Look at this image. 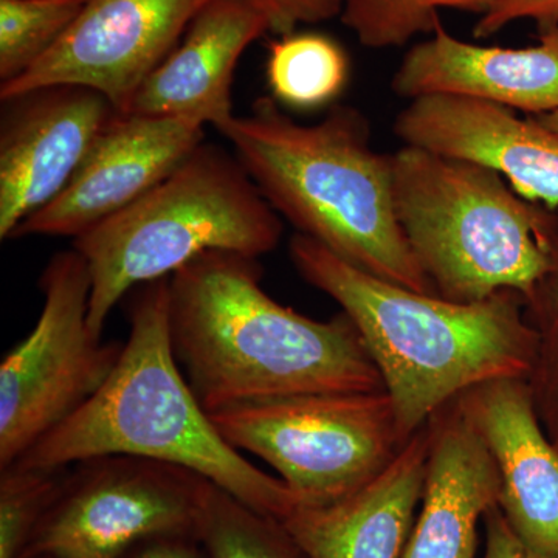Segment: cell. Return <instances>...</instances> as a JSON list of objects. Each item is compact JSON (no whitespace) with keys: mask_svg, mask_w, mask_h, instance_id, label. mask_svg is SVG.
Returning <instances> with one entry per match:
<instances>
[{"mask_svg":"<svg viewBox=\"0 0 558 558\" xmlns=\"http://www.w3.org/2000/svg\"><path fill=\"white\" fill-rule=\"evenodd\" d=\"M208 558H310L277 517L258 512L211 484L199 532Z\"/></svg>","mask_w":558,"mask_h":558,"instance_id":"cell-20","label":"cell"},{"mask_svg":"<svg viewBox=\"0 0 558 558\" xmlns=\"http://www.w3.org/2000/svg\"><path fill=\"white\" fill-rule=\"evenodd\" d=\"M258 258L202 253L168 279L172 351L208 414L312 392L385 391L344 312L326 322L282 306Z\"/></svg>","mask_w":558,"mask_h":558,"instance_id":"cell-1","label":"cell"},{"mask_svg":"<svg viewBox=\"0 0 558 558\" xmlns=\"http://www.w3.org/2000/svg\"><path fill=\"white\" fill-rule=\"evenodd\" d=\"M403 145L473 161L499 172L523 199L558 208V135L535 117L464 97L422 95L392 124Z\"/></svg>","mask_w":558,"mask_h":558,"instance_id":"cell-13","label":"cell"},{"mask_svg":"<svg viewBox=\"0 0 558 558\" xmlns=\"http://www.w3.org/2000/svg\"><path fill=\"white\" fill-rule=\"evenodd\" d=\"M457 399L497 464L498 506L509 526L535 553L558 557V447L527 380L484 381Z\"/></svg>","mask_w":558,"mask_h":558,"instance_id":"cell-14","label":"cell"},{"mask_svg":"<svg viewBox=\"0 0 558 558\" xmlns=\"http://www.w3.org/2000/svg\"><path fill=\"white\" fill-rule=\"evenodd\" d=\"M428 461L422 425L376 478L325 506L282 520L310 558H402L416 521Z\"/></svg>","mask_w":558,"mask_h":558,"instance_id":"cell-18","label":"cell"},{"mask_svg":"<svg viewBox=\"0 0 558 558\" xmlns=\"http://www.w3.org/2000/svg\"><path fill=\"white\" fill-rule=\"evenodd\" d=\"M209 417L233 449L266 461L300 506L348 497L376 478L405 444L387 391L256 400Z\"/></svg>","mask_w":558,"mask_h":558,"instance_id":"cell-7","label":"cell"},{"mask_svg":"<svg viewBox=\"0 0 558 558\" xmlns=\"http://www.w3.org/2000/svg\"><path fill=\"white\" fill-rule=\"evenodd\" d=\"M120 558H208L197 535H159L143 539Z\"/></svg>","mask_w":558,"mask_h":558,"instance_id":"cell-28","label":"cell"},{"mask_svg":"<svg viewBox=\"0 0 558 558\" xmlns=\"http://www.w3.org/2000/svg\"><path fill=\"white\" fill-rule=\"evenodd\" d=\"M428 461L402 558H478V527L498 505L499 473L458 399L428 418Z\"/></svg>","mask_w":558,"mask_h":558,"instance_id":"cell-16","label":"cell"},{"mask_svg":"<svg viewBox=\"0 0 558 558\" xmlns=\"http://www.w3.org/2000/svg\"><path fill=\"white\" fill-rule=\"evenodd\" d=\"M219 132L296 233L374 277L436 295L396 215L392 156L374 149L362 110L336 105L318 123L301 124L260 97Z\"/></svg>","mask_w":558,"mask_h":558,"instance_id":"cell-3","label":"cell"},{"mask_svg":"<svg viewBox=\"0 0 558 558\" xmlns=\"http://www.w3.org/2000/svg\"><path fill=\"white\" fill-rule=\"evenodd\" d=\"M497 0H341L340 20L368 49L403 47L438 31L440 10L483 16Z\"/></svg>","mask_w":558,"mask_h":558,"instance_id":"cell-21","label":"cell"},{"mask_svg":"<svg viewBox=\"0 0 558 558\" xmlns=\"http://www.w3.org/2000/svg\"><path fill=\"white\" fill-rule=\"evenodd\" d=\"M266 33V20L242 0H209L123 113L171 117L222 130L234 117L231 87L238 62Z\"/></svg>","mask_w":558,"mask_h":558,"instance_id":"cell-17","label":"cell"},{"mask_svg":"<svg viewBox=\"0 0 558 558\" xmlns=\"http://www.w3.org/2000/svg\"><path fill=\"white\" fill-rule=\"evenodd\" d=\"M205 128L171 117L119 113L68 186L11 238H78L142 199L205 142Z\"/></svg>","mask_w":558,"mask_h":558,"instance_id":"cell-12","label":"cell"},{"mask_svg":"<svg viewBox=\"0 0 558 558\" xmlns=\"http://www.w3.org/2000/svg\"><path fill=\"white\" fill-rule=\"evenodd\" d=\"M550 132L558 135V110L556 112L543 113V116L535 117Z\"/></svg>","mask_w":558,"mask_h":558,"instance_id":"cell-29","label":"cell"},{"mask_svg":"<svg viewBox=\"0 0 558 558\" xmlns=\"http://www.w3.org/2000/svg\"><path fill=\"white\" fill-rule=\"evenodd\" d=\"M209 0H86L60 43L0 98L49 84H81L126 112L143 81L178 47Z\"/></svg>","mask_w":558,"mask_h":558,"instance_id":"cell-10","label":"cell"},{"mask_svg":"<svg viewBox=\"0 0 558 558\" xmlns=\"http://www.w3.org/2000/svg\"><path fill=\"white\" fill-rule=\"evenodd\" d=\"M269 25V33L290 35L300 24H319L340 16L341 0H242Z\"/></svg>","mask_w":558,"mask_h":558,"instance_id":"cell-25","label":"cell"},{"mask_svg":"<svg viewBox=\"0 0 558 558\" xmlns=\"http://www.w3.org/2000/svg\"><path fill=\"white\" fill-rule=\"evenodd\" d=\"M556 218L549 269L524 300V312L537 333L534 365L526 380L539 421L558 447V208Z\"/></svg>","mask_w":558,"mask_h":558,"instance_id":"cell-24","label":"cell"},{"mask_svg":"<svg viewBox=\"0 0 558 558\" xmlns=\"http://www.w3.org/2000/svg\"><path fill=\"white\" fill-rule=\"evenodd\" d=\"M28 558H51V557H47V556H35V557H28Z\"/></svg>","mask_w":558,"mask_h":558,"instance_id":"cell-30","label":"cell"},{"mask_svg":"<svg viewBox=\"0 0 558 558\" xmlns=\"http://www.w3.org/2000/svg\"><path fill=\"white\" fill-rule=\"evenodd\" d=\"M69 468H27L14 462L0 469V558L24 557L60 495Z\"/></svg>","mask_w":558,"mask_h":558,"instance_id":"cell-23","label":"cell"},{"mask_svg":"<svg viewBox=\"0 0 558 558\" xmlns=\"http://www.w3.org/2000/svg\"><path fill=\"white\" fill-rule=\"evenodd\" d=\"M347 51L330 36L303 32L270 44L267 83L275 100L296 109H315L339 97L347 86Z\"/></svg>","mask_w":558,"mask_h":558,"instance_id":"cell-19","label":"cell"},{"mask_svg":"<svg viewBox=\"0 0 558 558\" xmlns=\"http://www.w3.org/2000/svg\"><path fill=\"white\" fill-rule=\"evenodd\" d=\"M392 156L395 205L436 295L527 300L553 259L556 209L523 199L499 172L403 145Z\"/></svg>","mask_w":558,"mask_h":558,"instance_id":"cell-5","label":"cell"},{"mask_svg":"<svg viewBox=\"0 0 558 558\" xmlns=\"http://www.w3.org/2000/svg\"><path fill=\"white\" fill-rule=\"evenodd\" d=\"M289 256L300 277L354 323L403 442L468 389L531 373L537 333L520 293L506 290L478 303L425 295L374 277L300 233Z\"/></svg>","mask_w":558,"mask_h":558,"instance_id":"cell-2","label":"cell"},{"mask_svg":"<svg viewBox=\"0 0 558 558\" xmlns=\"http://www.w3.org/2000/svg\"><path fill=\"white\" fill-rule=\"evenodd\" d=\"M484 556L483 558H558L535 553L524 545L509 526L498 505L484 515Z\"/></svg>","mask_w":558,"mask_h":558,"instance_id":"cell-27","label":"cell"},{"mask_svg":"<svg viewBox=\"0 0 558 558\" xmlns=\"http://www.w3.org/2000/svg\"><path fill=\"white\" fill-rule=\"evenodd\" d=\"M531 20L539 32L558 27V0H497L473 28L476 38H490L512 22Z\"/></svg>","mask_w":558,"mask_h":558,"instance_id":"cell-26","label":"cell"},{"mask_svg":"<svg viewBox=\"0 0 558 558\" xmlns=\"http://www.w3.org/2000/svg\"><path fill=\"white\" fill-rule=\"evenodd\" d=\"M284 233L236 154L205 140L156 189L73 240L92 279L87 323L102 337L110 312L130 290L170 278L202 253L258 258Z\"/></svg>","mask_w":558,"mask_h":558,"instance_id":"cell-6","label":"cell"},{"mask_svg":"<svg viewBox=\"0 0 558 558\" xmlns=\"http://www.w3.org/2000/svg\"><path fill=\"white\" fill-rule=\"evenodd\" d=\"M39 289L35 329L0 365V469L76 413L109 379L124 347L92 332L89 266L75 248L51 256Z\"/></svg>","mask_w":558,"mask_h":558,"instance_id":"cell-8","label":"cell"},{"mask_svg":"<svg viewBox=\"0 0 558 558\" xmlns=\"http://www.w3.org/2000/svg\"><path fill=\"white\" fill-rule=\"evenodd\" d=\"M391 90L414 100L451 94L543 116L558 110V27L539 32L537 46L484 47L451 36L439 25L411 47L391 80Z\"/></svg>","mask_w":558,"mask_h":558,"instance_id":"cell-15","label":"cell"},{"mask_svg":"<svg viewBox=\"0 0 558 558\" xmlns=\"http://www.w3.org/2000/svg\"><path fill=\"white\" fill-rule=\"evenodd\" d=\"M0 100V240L5 241L68 186L120 110L81 84H49Z\"/></svg>","mask_w":558,"mask_h":558,"instance_id":"cell-11","label":"cell"},{"mask_svg":"<svg viewBox=\"0 0 558 558\" xmlns=\"http://www.w3.org/2000/svg\"><path fill=\"white\" fill-rule=\"evenodd\" d=\"M168 279L138 286L130 337L105 385L17 464L69 468L128 454L193 470L258 512L286 520L299 499L220 436L172 351Z\"/></svg>","mask_w":558,"mask_h":558,"instance_id":"cell-4","label":"cell"},{"mask_svg":"<svg viewBox=\"0 0 558 558\" xmlns=\"http://www.w3.org/2000/svg\"><path fill=\"white\" fill-rule=\"evenodd\" d=\"M86 0H0V84L11 83L68 33Z\"/></svg>","mask_w":558,"mask_h":558,"instance_id":"cell-22","label":"cell"},{"mask_svg":"<svg viewBox=\"0 0 558 558\" xmlns=\"http://www.w3.org/2000/svg\"><path fill=\"white\" fill-rule=\"evenodd\" d=\"M211 484L148 458L76 462L22 558H120L143 539L197 535Z\"/></svg>","mask_w":558,"mask_h":558,"instance_id":"cell-9","label":"cell"}]
</instances>
